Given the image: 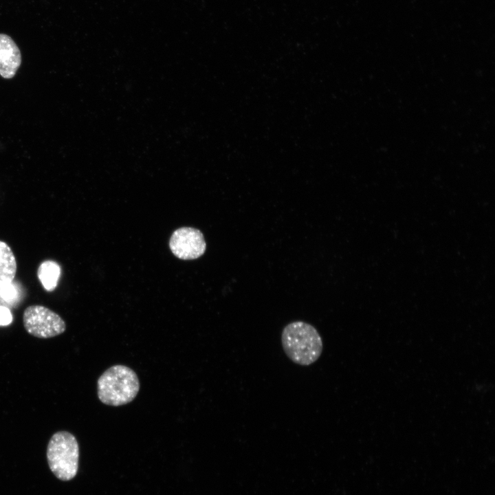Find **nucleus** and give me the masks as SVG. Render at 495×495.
Wrapping results in <instances>:
<instances>
[{"instance_id": "20e7f679", "label": "nucleus", "mask_w": 495, "mask_h": 495, "mask_svg": "<svg viewBox=\"0 0 495 495\" xmlns=\"http://www.w3.org/2000/svg\"><path fill=\"white\" fill-rule=\"evenodd\" d=\"M26 331L38 338H51L62 334L66 329L64 320L50 309L38 305L28 306L23 314Z\"/></svg>"}, {"instance_id": "0eeeda50", "label": "nucleus", "mask_w": 495, "mask_h": 495, "mask_svg": "<svg viewBox=\"0 0 495 495\" xmlns=\"http://www.w3.org/2000/svg\"><path fill=\"white\" fill-rule=\"evenodd\" d=\"M16 267V258L11 248L0 241V287L12 283Z\"/></svg>"}, {"instance_id": "39448f33", "label": "nucleus", "mask_w": 495, "mask_h": 495, "mask_svg": "<svg viewBox=\"0 0 495 495\" xmlns=\"http://www.w3.org/2000/svg\"><path fill=\"white\" fill-rule=\"evenodd\" d=\"M169 246L177 258L192 260L204 254L206 243L200 230L190 227H182L173 232Z\"/></svg>"}, {"instance_id": "9d476101", "label": "nucleus", "mask_w": 495, "mask_h": 495, "mask_svg": "<svg viewBox=\"0 0 495 495\" xmlns=\"http://www.w3.org/2000/svg\"><path fill=\"white\" fill-rule=\"evenodd\" d=\"M12 321V316L9 309L3 306H0V325H8L10 324Z\"/></svg>"}, {"instance_id": "423d86ee", "label": "nucleus", "mask_w": 495, "mask_h": 495, "mask_svg": "<svg viewBox=\"0 0 495 495\" xmlns=\"http://www.w3.org/2000/svg\"><path fill=\"white\" fill-rule=\"evenodd\" d=\"M21 63V54L14 41L8 35L0 34V75L12 78Z\"/></svg>"}, {"instance_id": "f03ea898", "label": "nucleus", "mask_w": 495, "mask_h": 495, "mask_svg": "<svg viewBox=\"0 0 495 495\" xmlns=\"http://www.w3.org/2000/svg\"><path fill=\"white\" fill-rule=\"evenodd\" d=\"M140 390L135 372L124 365H114L98 378L97 393L100 401L108 406H119L132 402Z\"/></svg>"}, {"instance_id": "f257e3e1", "label": "nucleus", "mask_w": 495, "mask_h": 495, "mask_svg": "<svg viewBox=\"0 0 495 495\" xmlns=\"http://www.w3.org/2000/svg\"><path fill=\"white\" fill-rule=\"evenodd\" d=\"M281 343L286 355L301 366L316 362L323 349L322 340L317 329L303 321L287 324L281 333Z\"/></svg>"}, {"instance_id": "6e6552de", "label": "nucleus", "mask_w": 495, "mask_h": 495, "mask_svg": "<svg viewBox=\"0 0 495 495\" xmlns=\"http://www.w3.org/2000/svg\"><path fill=\"white\" fill-rule=\"evenodd\" d=\"M60 274V266L53 261L43 262L38 269V277L44 288L47 291H52L55 289Z\"/></svg>"}, {"instance_id": "1a4fd4ad", "label": "nucleus", "mask_w": 495, "mask_h": 495, "mask_svg": "<svg viewBox=\"0 0 495 495\" xmlns=\"http://www.w3.org/2000/svg\"><path fill=\"white\" fill-rule=\"evenodd\" d=\"M16 288L12 283L0 287V296L5 301H12L16 298Z\"/></svg>"}, {"instance_id": "7ed1b4c3", "label": "nucleus", "mask_w": 495, "mask_h": 495, "mask_svg": "<svg viewBox=\"0 0 495 495\" xmlns=\"http://www.w3.org/2000/svg\"><path fill=\"white\" fill-rule=\"evenodd\" d=\"M79 446L72 433L61 430L50 438L47 448V459L50 470L61 481L72 480L77 474Z\"/></svg>"}]
</instances>
